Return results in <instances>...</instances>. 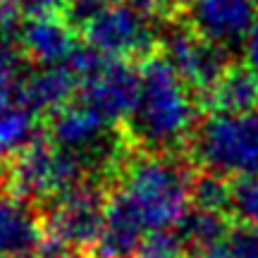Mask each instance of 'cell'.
Listing matches in <instances>:
<instances>
[{
    "instance_id": "cell-1",
    "label": "cell",
    "mask_w": 258,
    "mask_h": 258,
    "mask_svg": "<svg viewBox=\"0 0 258 258\" xmlns=\"http://www.w3.org/2000/svg\"><path fill=\"white\" fill-rule=\"evenodd\" d=\"M191 186V172L165 153L129 163L105 203L96 256L132 258L151 239L170 234L189 211Z\"/></svg>"
},
{
    "instance_id": "cell-2",
    "label": "cell",
    "mask_w": 258,
    "mask_h": 258,
    "mask_svg": "<svg viewBox=\"0 0 258 258\" xmlns=\"http://www.w3.org/2000/svg\"><path fill=\"white\" fill-rule=\"evenodd\" d=\"M196 124V103L165 57H148L139 72V98L129 115V132L141 146L165 153L184 144Z\"/></svg>"
},
{
    "instance_id": "cell-3",
    "label": "cell",
    "mask_w": 258,
    "mask_h": 258,
    "mask_svg": "<svg viewBox=\"0 0 258 258\" xmlns=\"http://www.w3.org/2000/svg\"><path fill=\"white\" fill-rule=\"evenodd\" d=\"M191 153L211 175H258V108L244 112L213 110L191 134Z\"/></svg>"
},
{
    "instance_id": "cell-4",
    "label": "cell",
    "mask_w": 258,
    "mask_h": 258,
    "mask_svg": "<svg viewBox=\"0 0 258 258\" xmlns=\"http://www.w3.org/2000/svg\"><path fill=\"white\" fill-rule=\"evenodd\" d=\"M84 167L74 153L53 141H31L10 165V186L24 199L55 201L82 184Z\"/></svg>"
},
{
    "instance_id": "cell-5",
    "label": "cell",
    "mask_w": 258,
    "mask_h": 258,
    "mask_svg": "<svg viewBox=\"0 0 258 258\" xmlns=\"http://www.w3.org/2000/svg\"><path fill=\"white\" fill-rule=\"evenodd\" d=\"M79 72V101L89 103L105 120H129L139 98V72L127 60L105 57L93 48H82L72 60Z\"/></svg>"
},
{
    "instance_id": "cell-6",
    "label": "cell",
    "mask_w": 258,
    "mask_h": 258,
    "mask_svg": "<svg viewBox=\"0 0 258 258\" xmlns=\"http://www.w3.org/2000/svg\"><path fill=\"white\" fill-rule=\"evenodd\" d=\"M86 43L96 53L105 57H141L156 43V29L153 17L146 15L137 5H115L98 12L93 19L84 24Z\"/></svg>"
},
{
    "instance_id": "cell-7",
    "label": "cell",
    "mask_w": 258,
    "mask_h": 258,
    "mask_svg": "<svg viewBox=\"0 0 258 258\" xmlns=\"http://www.w3.org/2000/svg\"><path fill=\"white\" fill-rule=\"evenodd\" d=\"M105 199L91 184H79L53 201L46 222L48 237L55 246L82 251L96 246L105 222Z\"/></svg>"
},
{
    "instance_id": "cell-8",
    "label": "cell",
    "mask_w": 258,
    "mask_h": 258,
    "mask_svg": "<svg viewBox=\"0 0 258 258\" xmlns=\"http://www.w3.org/2000/svg\"><path fill=\"white\" fill-rule=\"evenodd\" d=\"M163 57L191 91H211L227 72V50L199 36L189 24L172 27L163 36Z\"/></svg>"
},
{
    "instance_id": "cell-9",
    "label": "cell",
    "mask_w": 258,
    "mask_h": 258,
    "mask_svg": "<svg viewBox=\"0 0 258 258\" xmlns=\"http://www.w3.org/2000/svg\"><path fill=\"white\" fill-rule=\"evenodd\" d=\"M258 22L256 0H186L184 24L220 48L241 46Z\"/></svg>"
},
{
    "instance_id": "cell-10",
    "label": "cell",
    "mask_w": 258,
    "mask_h": 258,
    "mask_svg": "<svg viewBox=\"0 0 258 258\" xmlns=\"http://www.w3.org/2000/svg\"><path fill=\"white\" fill-rule=\"evenodd\" d=\"M108 127H110V120H105L89 103H67L53 115L50 141L74 153L84 165H89V160L93 158H108V151H110Z\"/></svg>"
},
{
    "instance_id": "cell-11",
    "label": "cell",
    "mask_w": 258,
    "mask_h": 258,
    "mask_svg": "<svg viewBox=\"0 0 258 258\" xmlns=\"http://www.w3.org/2000/svg\"><path fill=\"white\" fill-rule=\"evenodd\" d=\"M17 38L24 55L41 67L72 62L74 55L82 50L70 22L60 19L55 12L31 15V19L22 24Z\"/></svg>"
},
{
    "instance_id": "cell-12",
    "label": "cell",
    "mask_w": 258,
    "mask_h": 258,
    "mask_svg": "<svg viewBox=\"0 0 258 258\" xmlns=\"http://www.w3.org/2000/svg\"><path fill=\"white\" fill-rule=\"evenodd\" d=\"M79 72L72 62L41 67L36 72H24L22 79V108L31 115L57 112L70 103V96L79 91Z\"/></svg>"
},
{
    "instance_id": "cell-13",
    "label": "cell",
    "mask_w": 258,
    "mask_h": 258,
    "mask_svg": "<svg viewBox=\"0 0 258 258\" xmlns=\"http://www.w3.org/2000/svg\"><path fill=\"white\" fill-rule=\"evenodd\" d=\"M41 241L34 213L15 196H0V256H22Z\"/></svg>"
},
{
    "instance_id": "cell-14",
    "label": "cell",
    "mask_w": 258,
    "mask_h": 258,
    "mask_svg": "<svg viewBox=\"0 0 258 258\" xmlns=\"http://www.w3.org/2000/svg\"><path fill=\"white\" fill-rule=\"evenodd\" d=\"M213 110L244 112L258 108V72L251 67H230L208 91Z\"/></svg>"
},
{
    "instance_id": "cell-15",
    "label": "cell",
    "mask_w": 258,
    "mask_h": 258,
    "mask_svg": "<svg viewBox=\"0 0 258 258\" xmlns=\"http://www.w3.org/2000/svg\"><path fill=\"white\" fill-rule=\"evenodd\" d=\"M227 234L230 232H227L222 213H211V211H203V208L186 211V215L172 230V237H175L177 246L179 249H189L191 253L218 244Z\"/></svg>"
},
{
    "instance_id": "cell-16",
    "label": "cell",
    "mask_w": 258,
    "mask_h": 258,
    "mask_svg": "<svg viewBox=\"0 0 258 258\" xmlns=\"http://www.w3.org/2000/svg\"><path fill=\"white\" fill-rule=\"evenodd\" d=\"M34 115L24 108L0 110V158L17 156L31 144Z\"/></svg>"
},
{
    "instance_id": "cell-17",
    "label": "cell",
    "mask_w": 258,
    "mask_h": 258,
    "mask_svg": "<svg viewBox=\"0 0 258 258\" xmlns=\"http://www.w3.org/2000/svg\"><path fill=\"white\" fill-rule=\"evenodd\" d=\"M191 258H258V230L244 225L218 244L191 253Z\"/></svg>"
},
{
    "instance_id": "cell-18",
    "label": "cell",
    "mask_w": 258,
    "mask_h": 258,
    "mask_svg": "<svg viewBox=\"0 0 258 258\" xmlns=\"http://www.w3.org/2000/svg\"><path fill=\"white\" fill-rule=\"evenodd\" d=\"M191 203L196 208L211 213L232 211V186L220 175H208L194 179L191 186Z\"/></svg>"
},
{
    "instance_id": "cell-19",
    "label": "cell",
    "mask_w": 258,
    "mask_h": 258,
    "mask_svg": "<svg viewBox=\"0 0 258 258\" xmlns=\"http://www.w3.org/2000/svg\"><path fill=\"white\" fill-rule=\"evenodd\" d=\"M232 211L246 227L258 230V175L239 177L232 184Z\"/></svg>"
},
{
    "instance_id": "cell-20",
    "label": "cell",
    "mask_w": 258,
    "mask_h": 258,
    "mask_svg": "<svg viewBox=\"0 0 258 258\" xmlns=\"http://www.w3.org/2000/svg\"><path fill=\"white\" fill-rule=\"evenodd\" d=\"M24 50L19 46V38L10 34V29H0V77L22 70Z\"/></svg>"
},
{
    "instance_id": "cell-21",
    "label": "cell",
    "mask_w": 258,
    "mask_h": 258,
    "mask_svg": "<svg viewBox=\"0 0 258 258\" xmlns=\"http://www.w3.org/2000/svg\"><path fill=\"white\" fill-rule=\"evenodd\" d=\"M120 3L122 0H70L64 8H67V19H72V22L84 27L98 12H103V10H108V8H115Z\"/></svg>"
},
{
    "instance_id": "cell-22",
    "label": "cell",
    "mask_w": 258,
    "mask_h": 258,
    "mask_svg": "<svg viewBox=\"0 0 258 258\" xmlns=\"http://www.w3.org/2000/svg\"><path fill=\"white\" fill-rule=\"evenodd\" d=\"M177 253H179V246H177L175 237L170 232V234L151 239L144 249L139 251V253H134L132 258H177Z\"/></svg>"
},
{
    "instance_id": "cell-23",
    "label": "cell",
    "mask_w": 258,
    "mask_h": 258,
    "mask_svg": "<svg viewBox=\"0 0 258 258\" xmlns=\"http://www.w3.org/2000/svg\"><path fill=\"white\" fill-rule=\"evenodd\" d=\"M241 53H244V64L251 67L253 72H258V22L249 31V36L241 43Z\"/></svg>"
},
{
    "instance_id": "cell-24",
    "label": "cell",
    "mask_w": 258,
    "mask_h": 258,
    "mask_svg": "<svg viewBox=\"0 0 258 258\" xmlns=\"http://www.w3.org/2000/svg\"><path fill=\"white\" fill-rule=\"evenodd\" d=\"M70 0H17L19 10H27L31 15H46V12H55L57 8H64Z\"/></svg>"
},
{
    "instance_id": "cell-25",
    "label": "cell",
    "mask_w": 258,
    "mask_h": 258,
    "mask_svg": "<svg viewBox=\"0 0 258 258\" xmlns=\"http://www.w3.org/2000/svg\"><path fill=\"white\" fill-rule=\"evenodd\" d=\"M17 0H0V29H12L17 22Z\"/></svg>"
},
{
    "instance_id": "cell-26",
    "label": "cell",
    "mask_w": 258,
    "mask_h": 258,
    "mask_svg": "<svg viewBox=\"0 0 258 258\" xmlns=\"http://www.w3.org/2000/svg\"><path fill=\"white\" fill-rule=\"evenodd\" d=\"M43 258H82V256H77V251H67V249L55 246L53 251H46V256Z\"/></svg>"
},
{
    "instance_id": "cell-27",
    "label": "cell",
    "mask_w": 258,
    "mask_h": 258,
    "mask_svg": "<svg viewBox=\"0 0 258 258\" xmlns=\"http://www.w3.org/2000/svg\"><path fill=\"white\" fill-rule=\"evenodd\" d=\"M0 258H22V256H0Z\"/></svg>"
},
{
    "instance_id": "cell-28",
    "label": "cell",
    "mask_w": 258,
    "mask_h": 258,
    "mask_svg": "<svg viewBox=\"0 0 258 258\" xmlns=\"http://www.w3.org/2000/svg\"><path fill=\"white\" fill-rule=\"evenodd\" d=\"M256 3H258V0H256Z\"/></svg>"
}]
</instances>
